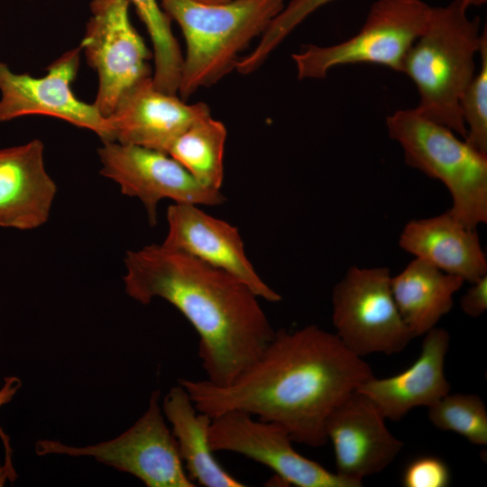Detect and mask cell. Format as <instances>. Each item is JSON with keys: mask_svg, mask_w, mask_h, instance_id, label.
Listing matches in <instances>:
<instances>
[{"mask_svg": "<svg viewBox=\"0 0 487 487\" xmlns=\"http://www.w3.org/2000/svg\"><path fill=\"white\" fill-rule=\"evenodd\" d=\"M78 45L52 61L44 76L15 73L0 60V123L41 115L94 132L102 142L114 141L109 121L96 106L78 99L72 90L80 63Z\"/></svg>", "mask_w": 487, "mask_h": 487, "instance_id": "11", "label": "cell"}, {"mask_svg": "<svg viewBox=\"0 0 487 487\" xmlns=\"http://www.w3.org/2000/svg\"><path fill=\"white\" fill-rule=\"evenodd\" d=\"M333 1L335 0H290L260 37L257 46L239 60L236 71L242 75L256 71L299 23L321 6Z\"/></svg>", "mask_w": 487, "mask_h": 487, "instance_id": "24", "label": "cell"}, {"mask_svg": "<svg viewBox=\"0 0 487 487\" xmlns=\"http://www.w3.org/2000/svg\"><path fill=\"white\" fill-rule=\"evenodd\" d=\"M97 154L101 174L117 183L124 195L142 202L151 225L157 224L158 204L164 198L196 206H217L225 201L220 190L199 182L167 153L106 141Z\"/></svg>", "mask_w": 487, "mask_h": 487, "instance_id": "10", "label": "cell"}, {"mask_svg": "<svg viewBox=\"0 0 487 487\" xmlns=\"http://www.w3.org/2000/svg\"><path fill=\"white\" fill-rule=\"evenodd\" d=\"M385 417L365 395L354 391L328 416L326 435L335 452L336 473L363 483L398 456L403 443L387 428Z\"/></svg>", "mask_w": 487, "mask_h": 487, "instance_id": "14", "label": "cell"}, {"mask_svg": "<svg viewBox=\"0 0 487 487\" xmlns=\"http://www.w3.org/2000/svg\"><path fill=\"white\" fill-rule=\"evenodd\" d=\"M160 391L151 394L143 415L119 436L99 444L75 447L56 440H39V455L50 454L92 456L130 473L148 487H195L179 454L176 439L159 403Z\"/></svg>", "mask_w": 487, "mask_h": 487, "instance_id": "8", "label": "cell"}, {"mask_svg": "<svg viewBox=\"0 0 487 487\" xmlns=\"http://www.w3.org/2000/svg\"><path fill=\"white\" fill-rule=\"evenodd\" d=\"M161 409L171 425L178 450L188 476L206 487H243L216 459L209 445L212 418L196 408L188 392L179 383L163 399Z\"/></svg>", "mask_w": 487, "mask_h": 487, "instance_id": "19", "label": "cell"}, {"mask_svg": "<svg viewBox=\"0 0 487 487\" xmlns=\"http://www.w3.org/2000/svg\"><path fill=\"white\" fill-rule=\"evenodd\" d=\"M386 128L407 165L446 187L448 211L456 220L472 229L487 222V155L416 108L396 110L386 117Z\"/></svg>", "mask_w": 487, "mask_h": 487, "instance_id": "5", "label": "cell"}, {"mask_svg": "<svg viewBox=\"0 0 487 487\" xmlns=\"http://www.w3.org/2000/svg\"><path fill=\"white\" fill-rule=\"evenodd\" d=\"M424 335L420 354L408 369L383 379L373 375L356 390L368 397L385 418L399 420L414 408H428L449 393L444 371L449 334L435 326Z\"/></svg>", "mask_w": 487, "mask_h": 487, "instance_id": "17", "label": "cell"}, {"mask_svg": "<svg viewBox=\"0 0 487 487\" xmlns=\"http://www.w3.org/2000/svg\"><path fill=\"white\" fill-rule=\"evenodd\" d=\"M370 365L335 333L317 325L275 331L260 356L233 381L179 379L198 411L211 418L232 410L285 427L293 442H327L330 413L365 381Z\"/></svg>", "mask_w": 487, "mask_h": 487, "instance_id": "1", "label": "cell"}, {"mask_svg": "<svg viewBox=\"0 0 487 487\" xmlns=\"http://www.w3.org/2000/svg\"><path fill=\"white\" fill-rule=\"evenodd\" d=\"M432 8L421 0H376L353 37L330 46L308 44L292 54L298 78H324L335 67L360 63L402 73L406 56L426 29Z\"/></svg>", "mask_w": 487, "mask_h": 487, "instance_id": "6", "label": "cell"}, {"mask_svg": "<svg viewBox=\"0 0 487 487\" xmlns=\"http://www.w3.org/2000/svg\"><path fill=\"white\" fill-rule=\"evenodd\" d=\"M208 438L214 452L242 455L265 465L286 483L299 487L363 486L298 453L282 426L246 412L232 410L213 418Z\"/></svg>", "mask_w": 487, "mask_h": 487, "instance_id": "12", "label": "cell"}, {"mask_svg": "<svg viewBox=\"0 0 487 487\" xmlns=\"http://www.w3.org/2000/svg\"><path fill=\"white\" fill-rule=\"evenodd\" d=\"M21 387V381L15 376H9L5 378V383L0 389V407L9 402L16 391ZM0 438L5 447V464L3 470L5 475L11 482H14L16 478V473L12 463V448L10 446V439L8 436L4 432L0 427Z\"/></svg>", "mask_w": 487, "mask_h": 487, "instance_id": "27", "label": "cell"}, {"mask_svg": "<svg viewBox=\"0 0 487 487\" xmlns=\"http://www.w3.org/2000/svg\"><path fill=\"white\" fill-rule=\"evenodd\" d=\"M226 137L225 125L208 115L182 133L168 154L199 182L220 190L224 181Z\"/></svg>", "mask_w": 487, "mask_h": 487, "instance_id": "21", "label": "cell"}, {"mask_svg": "<svg viewBox=\"0 0 487 487\" xmlns=\"http://www.w3.org/2000/svg\"><path fill=\"white\" fill-rule=\"evenodd\" d=\"M464 282L460 277L419 258H415L398 275L391 276L394 301L413 337L425 335L450 311L453 297Z\"/></svg>", "mask_w": 487, "mask_h": 487, "instance_id": "20", "label": "cell"}, {"mask_svg": "<svg viewBox=\"0 0 487 487\" xmlns=\"http://www.w3.org/2000/svg\"><path fill=\"white\" fill-rule=\"evenodd\" d=\"M464 0L433 7L428 23L404 60L402 73L415 84V107L425 117L464 139L460 98L475 74L482 41L479 16L470 19Z\"/></svg>", "mask_w": 487, "mask_h": 487, "instance_id": "3", "label": "cell"}, {"mask_svg": "<svg viewBox=\"0 0 487 487\" xmlns=\"http://www.w3.org/2000/svg\"><path fill=\"white\" fill-rule=\"evenodd\" d=\"M466 6H480L487 2V0H464Z\"/></svg>", "mask_w": 487, "mask_h": 487, "instance_id": "30", "label": "cell"}, {"mask_svg": "<svg viewBox=\"0 0 487 487\" xmlns=\"http://www.w3.org/2000/svg\"><path fill=\"white\" fill-rule=\"evenodd\" d=\"M40 140L0 149V226L32 230L48 221L57 187Z\"/></svg>", "mask_w": 487, "mask_h": 487, "instance_id": "16", "label": "cell"}, {"mask_svg": "<svg viewBox=\"0 0 487 487\" xmlns=\"http://www.w3.org/2000/svg\"><path fill=\"white\" fill-rule=\"evenodd\" d=\"M124 265L128 296L142 304L163 299L192 325L207 380L216 385L233 381L274 336L259 297L223 270L162 244L128 251Z\"/></svg>", "mask_w": 487, "mask_h": 487, "instance_id": "2", "label": "cell"}, {"mask_svg": "<svg viewBox=\"0 0 487 487\" xmlns=\"http://www.w3.org/2000/svg\"><path fill=\"white\" fill-rule=\"evenodd\" d=\"M428 418L438 429L464 436L473 445H487V410L476 394H446L428 407Z\"/></svg>", "mask_w": 487, "mask_h": 487, "instance_id": "23", "label": "cell"}, {"mask_svg": "<svg viewBox=\"0 0 487 487\" xmlns=\"http://www.w3.org/2000/svg\"><path fill=\"white\" fill-rule=\"evenodd\" d=\"M163 246L223 270L246 283L261 299L279 302L281 296L267 285L249 262L238 229L196 205L174 203L167 210Z\"/></svg>", "mask_w": 487, "mask_h": 487, "instance_id": "15", "label": "cell"}, {"mask_svg": "<svg viewBox=\"0 0 487 487\" xmlns=\"http://www.w3.org/2000/svg\"><path fill=\"white\" fill-rule=\"evenodd\" d=\"M159 1L184 37L186 53L178 94L185 101L235 70L240 54L262 35L285 5V0H233L220 5Z\"/></svg>", "mask_w": 487, "mask_h": 487, "instance_id": "4", "label": "cell"}, {"mask_svg": "<svg viewBox=\"0 0 487 487\" xmlns=\"http://www.w3.org/2000/svg\"><path fill=\"white\" fill-rule=\"evenodd\" d=\"M446 464L435 456H421L406 467L402 483L405 487H446L450 483Z\"/></svg>", "mask_w": 487, "mask_h": 487, "instance_id": "26", "label": "cell"}, {"mask_svg": "<svg viewBox=\"0 0 487 487\" xmlns=\"http://www.w3.org/2000/svg\"><path fill=\"white\" fill-rule=\"evenodd\" d=\"M460 307L473 317H478L487 310V274L472 283L461 298Z\"/></svg>", "mask_w": 487, "mask_h": 487, "instance_id": "28", "label": "cell"}, {"mask_svg": "<svg viewBox=\"0 0 487 487\" xmlns=\"http://www.w3.org/2000/svg\"><path fill=\"white\" fill-rule=\"evenodd\" d=\"M400 246L439 270L473 283L487 274V259L476 229L464 226L447 210L407 223Z\"/></svg>", "mask_w": 487, "mask_h": 487, "instance_id": "18", "label": "cell"}, {"mask_svg": "<svg viewBox=\"0 0 487 487\" xmlns=\"http://www.w3.org/2000/svg\"><path fill=\"white\" fill-rule=\"evenodd\" d=\"M480 69L464 91L460 111L466 128L464 139L479 152L487 155V30L482 32Z\"/></svg>", "mask_w": 487, "mask_h": 487, "instance_id": "25", "label": "cell"}, {"mask_svg": "<svg viewBox=\"0 0 487 487\" xmlns=\"http://www.w3.org/2000/svg\"><path fill=\"white\" fill-rule=\"evenodd\" d=\"M208 115L206 103L187 104L158 89L150 76L127 89L106 118L115 142L168 154L182 133Z\"/></svg>", "mask_w": 487, "mask_h": 487, "instance_id": "13", "label": "cell"}, {"mask_svg": "<svg viewBox=\"0 0 487 487\" xmlns=\"http://www.w3.org/2000/svg\"><path fill=\"white\" fill-rule=\"evenodd\" d=\"M386 267L352 266L332 291V321L345 346L363 357L401 352L414 337L391 289Z\"/></svg>", "mask_w": 487, "mask_h": 487, "instance_id": "7", "label": "cell"}, {"mask_svg": "<svg viewBox=\"0 0 487 487\" xmlns=\"http://www.w3.org/2000/svg\"><path fill=\"white\" fill-rule=\"evenodd\" d=\"M192 2L203 5H220L229 3L233 0H190Z\"/></svg>", "mask_w": 487, "mask_h": 487, "instance_id": "29", "label": "cell"}, {"mask_svg": "<svg viewBox=\"0 0 487 487\" xmlns=\"http://www.w3.org/2000/svg\"><path fill=\"white\" fill-rule=\"evenodd\" d=\"M144 24L152 45L153 85L160 90L178 95L183 54L170 26V19L159 0H130Z\"/></svg>", "mask_w": 487, "mask_h": 487, "instance_id": "22", "label": "cell"}, {"mask_svg": "<svg viewBox=\"0 0 487 487\" xmlns=\"http://www.w3.org/2000/svg\"><path fill=\"white\" fill-rule=\"evenodd\" d=\"M130 5V0H92L79 44L87 64L97 74L93 104L105 117L127 89L152 76L148 65L152 54L131 23Z\"/></svg>", "mask_w": 487, "mask_h": 487, "instance_id": "9", "label": "cell"}]
</instances>
